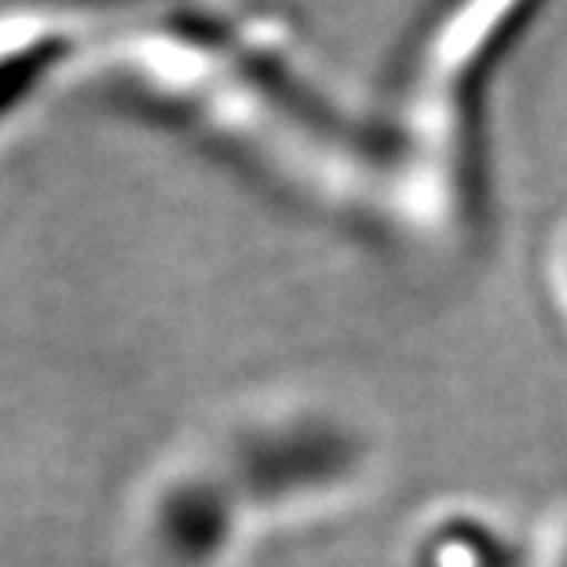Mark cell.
Here are the masks:
<instances>
[{
    "label": "cell",
    "mask_w": 567,
    "mask_h": 567,
    "mask_svg": "<svg viewBox=\"0 0 567 567\" xmlns=\"http://www.w3.org/2000/svg\"><path fill=\"white\" fill-rule=\"evenodd\" d=\"M546 8L549 0H417L367 103L384 231L462 243L487 231L498 95Z\"/></svg>",
    "instance_id": "obj_1"
},
{
    "label": "cell",
    "mask_w": 567,
    "mask_h": 567,
    "mask_svg": "<svg viewBox=\"0 0 567 567\" xmlns=\"http://www.w3.org/2000/svg\"><path fill=\"white\" fill-rule=\"evenodd\" d=\"M429 567H567V527L557 535L516 538L480 516L443 520L425 542Z\"/></svg>",
    "instance_id": "obj_2"
}]
</instances>
